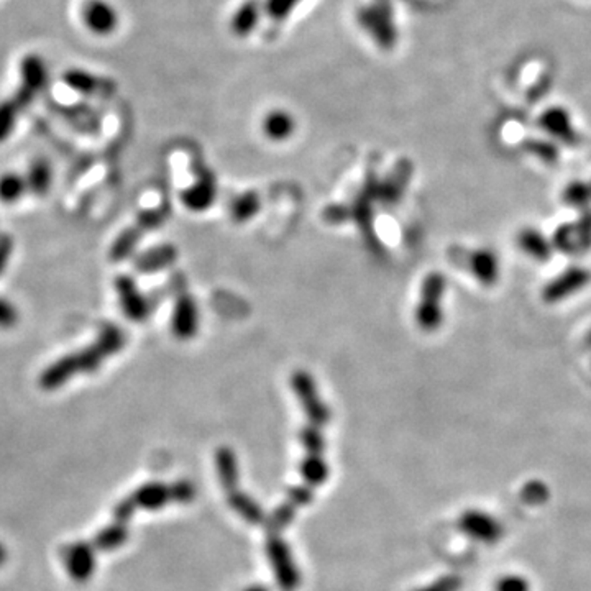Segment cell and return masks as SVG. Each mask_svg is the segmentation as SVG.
I'll return each mask as SVG.
<instances>
[{"instance_id":"obj_1","label":"cell","mask_w":591,"mask_h":591,"mask_svg":"<svg viewBox=\"0 0 591 591\" xmlns=\"http://www.w3.org/2000/svg\"><path fill=\"white\" fill-rule=\"evenodd\" d=\"M292 391L296 394L308 424L302 429L301 440L306 448L302 472L309 483H319L325 478V465L322 462L324 437L322 429L331 421V409L322 401L316 380L308 372H296L291 378Z\"/></svg>"},{"instance_id":"obj_2","label":"cell","mask_w":591,"mask_h":591,"mask_svg":"<svg viewBox=\"0 0 591 591\" xmlns=\"http://www.w3.org/2000/svg\"><path fill=\"white\" fill-rule=\"evenodd\" d=\"M127 343V335L115 324H105L94 343L78 352L64 355L60 360L50 365L40 374V386L45 391H54L70 383L78 374L95 373L105 360L120 352Z\"/></svg>"},{"instance_id":"obj_3","label":"cell","mask_w":591,"mask_h":591,"mask_svg":"<svg viewBox=\"0 0 591 591\" xmlns=\"http://www.w3.org/2000/svg\"><path fill=\"white\" fill-rule=\"evenodd\" d=\"M374 204H382V189H380V179L373 168H370L365 175L364 183L360 189L355 193V196L342 202L333 204L324 210V220L339 226L345 222H355V226L360 228L366 245L373 253H383V245L376 237L373 227Z\"/></svg>"},{"instance_id":"obj_4","label":"cell","mask_w":591,"mask_h":591,"mask_svg":"<svg viewBox=\"0 0 591 591\" xmlns=\"http://www.w3.org/2000/svg\"><path fill=\"white\" fill-rule=\"evenodd\" d=\"M446 276L442 273L434 271L425 276L415 312V324L421 331L436 332L442 325L444 322L442 300L446 296Z\"/></svg>"},{"instance_id":"obj_5","label":"cell","mask_w":591,"mask_h":591,"mask_svg":"<svg viewBox=\"0 0 591 591\" xmlns=\"http://www.w3.org/2000/svg\"><path fill=\"white\" fill-rule=\"evenodd\" d=\"M169 214H171V206L167 201L161 202L160 206L144 210L136 218L134 226L125 228L124 232L115 239L114 245L111 249V259L114 261L128 259L135 251L142 237L148 232L161 227L167 222Z\"/></svg>"},{"instance_id":"obj_6","label":"cell","mask_w":591,"mask_h":591,"mask_svg":"<svg viewBox=\"0 0 591 591\" xmlns=\"http://www.w3.org/2000/svg\"><path fill=\"white\" fill-rule=\"evenodd\" d=\"M357 21L380 48L391 50L398 43V27L390 0H373L372 4H366L357 13Z\"/></svg>"},{"instance_id":"obj_7","label":"cell","mask_w":591,"mask_h":591,"mask_svg":"<svg viewBox=\"0 0 591 591\" xmlns=\"http://www.w3.org/2000/svg\"><path fill=\"white\" fill-rule=\"evenodd\" d=\"M60 557L62 569L74 583L83 585L93 579L97 567V555L93 544L83 540L66 544L60 552Z\"/></svg>"},{"instance_id":"obj_8","label":"cell","mask_w":591,"mask_h":591,"mask_svg":"<svg viewBox=\"0 0 591 591\" xmlns=\"http://www.w3.org/2000/svg\"><path fill=\"white\" fill-rule=\"evenodd\" d=\"M458 529L462 530L470 539L480 544L493 546L498 544L505 536L503 522L481 509H467L458 518Z\"/></svg>"},{"instance_id":"obj_9","label":"cell","mask_w":591,"mask_h":591,"mask_svg":"<svg viewBox=\"0 0 591 591\" xmlns=\"http://www.w3.org/2000/svg\"><path fill=\"white\" fill-rule=\"evenodd\" d=\"M590 283V270L583 267H570L544 286L542 301L546 304H557L563 300H569L573 294L585 290Z\"/></svg>"},{"instance_id":"obj_10","label":"cell","mask_w":591,"mask_h":591,"mask_svg":"<svg viewBox=\"0 0 591 591\" xmlns=\"http://www.w3.org/2000/svg\"><path fill=\"white\" fill-rule=\"evenodd\" d=\"M115 292L125 317L132 322H144L152 312V302L138 290L135 280L128 275H120L115 280Z\"/></svg>"},{"instance_id":"obj_11","label":"cell","mask_w":591,"mask_h":591,"mask_svg":"<svg viewBox=\"0 0 591 591\" xmlns=\"http://www.w3.org/2000/svg\"><path fill=\"white\" fill-rule=\"evenodd\" d=\"M194 173H196V183L193 186L187 187L186 191L181 194V201L193 212H204L216 201L218 183H216L212 171H209L208 168H204L202 165H197Z\"/></svg>"},{"instance_id":"obj_12","label":"cell","mask_w":591,"mask_h":591,"mask_svg":"<svg viewBox=\"0 0 591 591\" xmlns=\"http://www.w3.org/2000/svg\"><path fill=\"white\" fill-rule=\"evenodd\" d=\"M462 265L467 268L472 276L483 286H495L499 281L501 267L498 255L491 249H477L462 253Z\"/></svg>"},{"instance_id":"obj_13","label":"cell","mask_w":591,"mask_h":591,"mask_svg":"<svg viewBox=\"0 0 591 591\" xmlns=\"http://www.w3.org/2000/svg\"><path fill=\"white\" fill-rule=\"evenodd\" d=\"M538 124L546 134L561 140L565 145L573 146L579 144V132L573 125L570 112L565 107L561 105L549 107L540 114Z\"/></svg>"},{"instance_id":"obj_14","label":"cell","mask_w":591,"mask_h":591,"mask_svg":"<svg viewBox=\"0 0 591 591\" xmlns=\"http://www.w3.org/2000/svg\"><path fill=\"white\" fill-rule=\"evenodd\" d=\"M415 175V167L409 160H401L396 167L380 179L382 189V206H394L405 197L411 177Z\"/></svg>"},{"instance_id":"obj_15","label":"cell","mask_w":591,"mask_h":591,"mask_svg":"<svg viewBox=\"0 0 591 591\" xmlns=\"http://www.w3.org/2000/svg\"><path fill=\"white\" fill-rule=\"evenodd\" d=\"M83 21L95 35H111L119 27V13L107 0H87L83 5Z\"/></svg>"},{"instance_id":"obj_16","label":"cell","mask_w":591,"mask_h":591,"mask_svg":"<svg viewBox=\"0 0 591 591\" xmlns=\"http://www.w3.org/2000/svg\"><path fill=\"white\" fill-rule=\"evenodd\" d=\"M199 329V309L197 304L189 294L183 292L176 300L173 317H171V331L181 341H187L194 337Z\"/></svg>"},{"instance_id":"obj_17","label":"cell","mask_w":591,"mask_h":591,"mask_svg":"<svg viewBox=\"0 0 591 591\" xmlns=\"http://www.w3.org/2000/svg\"><path fill=\"white\" fill-rule=\"evenodd\" d=\"M64 84H68L76 93L83 95H99L109 97L114 94L115 84L109 79H103L95 74L87 73L84 70H70L62 76Z\"/></svg>"},{"instance_id":"obj_18","label":"cell","mask_w":591,"mask_h":591,"mask_svg":"<svg viewBox=\"0 0 591 591\" xmlns=\"http://www.w3.org/2000/svg\"><path fill=\"white\" fill-rule=\"evenodd\" d=\"M263 13L265 7L261 0H243L230 17V30L239 38L249 37L259 27Z\"/></svg>"},{"instance_id":"obj_19","label":"cell","mask_w":591,"mask_h":591,"mask_svg":"<svg viewBox=\"0 0 591 591\" xmlns=\"http://www.w3.org/2000/svg\"><path fill=\"white\" fill-rule=\"evenodd\" d=\"M177 259V250L175 245H160L138 255L135 259V270L138 273H156L169 268Z\"/></svg>"},{"instance_id":"obj_20","label":"cell","mask_w":591,"mask_h":591,"mask_svg":"<svg viewBox=\"0 0 591 591\" xmlns=\"http://www.w3.org/2000/svg\"><path fill=\"white\" fill-rule=\"evenodd\" d=\"M518 245L526 255L538 261H547L554 253L552 242L546 239L538 228H522L518 234Z\"/></svg>"},{"instance_id":"obj_21","label":"cell","mask_w":591,"mask_h":591,"mask_svg":"<svg viewBox=\"0 0 591 591\" xmlns=\"http://www.w3.org/2000/svg\"><path fill=\"white\" fill-rule=\"evenodd\" d=\"M296 130V120L292 114L283 109L271 111L270 114L263 120V132L270 140L283 142L288 140Z\"/></svg>"},{"instance_id":"obj_22","label":"cell","mask_w":591,"mask_h":591,"mask_svg":"<svg viewBox=\"0 0 591 591\" xmlns=\"http://www.w3.org/2000/svg\"><path fill=\"white\" fill-rule=\"evenodd\" d=\"M21 73V83L27 84L29 87H31L37 93L42 91L45 84H46V79H48L46 66H45V62H43L38 54H29V56L23 58Z\"/></svg>"},{"instance_id":"obj_23","label":"cell","mask_w":591,"mask_h":591,"mask_svg":"<svg viewBox=\"0 0 591 591\" xmlns=\"http://www.w3.org/2000/svg\"><path fill=\"white\" fill-rule=\"evenodd\" d=\"M27 186L33 194L45 196L52 187L53 171L50 163L45 158H37L30 165L27 175Z\"/></svg>"},{"instance_id":"obj_24","label":"cell","mask_w":591,"mask_h":591,"mask_svg":"<svg viewBox=\"0 0 591 591\" xmlns=\"http://www.w3.org/2000/svg\"><path fill=\"white\" fill-rule=\"evenodd\" d=\"M259 208H261V199L259 194L255 191H249V193L234 197V201L230 204V216L234 222L243 224L250 218H255L259 212Z\"/></svg>"},{"instance_id":"obj_25","label":"cell","mask_w":591,"mask_h":591,"mask_svg":"<svg viewBox=\"0 0 591 591\" xmlns=\"http://www.w3.org/2000/svg\"><path fill=\"white\" fill-rule=\"evenodd\" d=\"M128 538V529H127V522H120L115 521L112 524L105 526L104 529L99 530L94 538L93 546L95 550H109L117 549L124 544L125 540Z\"/></svg>"},{"instance_id":"obj_26","label":"cell","mask_w":591,"mask_h":591,"mask_svg":"<svg viewBox=\"0 0 591 591\" xmlns=\"http://www.w3.org/2000/svg\"><path fill=\"white\" fill-rule=\"evenodd\" d=\"M62 114L66 117V120L70 124L73 125L74 128L86 132V134H94L101 128V120H99L97 114L91 109L84 107V104L62 109Z\"/></svg>"},{"instance_id":"obj_27","label":"cell","mask_w":591,"mask_h":591,"mask_svg":"<svg viewBox=\"0 0 591 591\" xmlns=\"http://www.w3.org/2000/svg\"><path fill=\"white\" fill-rule=\"evenodd\" d=\"M27 179L15 173H7L0 176V201L4 204L19 202L23 194L27 193Z\"/></svg>"},{"instance_id":"obj_28","label":"cell","mask_w":591,"mask_h":591,"mask_svg":"<svg viewBox=\"0 0 591 591\" xmlns=\"http://www.w3.org/2000/svg\"><path fill=\"white\" fill-rule=\"evenodd\" d=\"M25 107L21 101L13 95L9 101L0 103V142L7 140L13 132V127L17 124L19 114Z\"/></svg>"},{"instance_id":"obj_29","label":"cell","mask_w":591,"mask_h":591,"mask_svg":"<svg viewBox=\"0 0 591 591\" xmlns=\"http://www.w3.org/2000/svg\"><path fill=\"white\" fill-rule=\"evenodd\" d=\"M562 201L571 208L587 209L591 202L588 181H571L562 193Z\"/></svg>"},{"instance_id":"obj_30","label":"cell","mask_w":591,"mask_h":591,"mask_svg":"<svg viewBox=\"0 0 591 591\" xmlns=\"http://www.w3.org/2000/svg\"><path fill=\"white\" fill-rule=\"evenodd\" d=\"M524 148L529 152L530 155L539 158L540 161H544L547 165H555L559 161V158H561L559 146L552 144V142H547V140L532 138V140L524 142Z\"/></svg>"},{"instance_id":"obj_31","label":"cell","mask_w":591,"mask_h":591,"mask_svg":"<svg viewBox=\"0 0 591 591\" xmlns=\"http://www.w3.org/2000/svg\"><path fill=\"white\" fill-rule=\"evenodd\" d=\"M571 224L577 240V255L588 251L591 249V209H583L579 220Z\"/></svg>"},{"instance_id":"obj_32","label":"cell","mask_w":591,"mask_h":591,"mask_svg":"<svg viewBox=\"0 0 591 591\" xmlns=\"http://www.w3.org/2000/svg\"><path fill=\"white\" fill-rule=\"evenodd\" d=\"M549 498V487L540 480H530L521 488V499L529 506H540V505L547 503Z\"/></svg>"},{"instance_id":"obj_33","label":"cell","mask_w":591,"mask_h":591,"mask_svg":"<svg viewBox=\"0 0 591 591\" xmlns=\"http://www.w3.org/2000/svg\"><path fill=\"white\" fill-rule=\"evenodd\" d=\"M554 250H559L567 255H577V240L573 232V224H562L552 237Z\"/></svg>"},{"instance_id":"obj_34","label":"cell","mask_w":591,"mask_h":591,"mask_svg":"<svg viewBox=\"0 0 591 591\" xmlns=\"http://www.w3.org/2000/svg\"><path fill=\"white\" fill-rule=\"evenodd\" d=\"M301 2L302 0H263V7L271 21H283L290 17Z\"/></svg>"},{"instance_id":"obj_35","label":"cell","mask_w":591,"mask_h":591,"mask_svg":"<svg viewBox=\"0 0 591 591\" xmlns=\"http://www.w3.org/2000/svg\"><path fill=\"white\" fill-rule=\"evenodd\" d=\"M495 591H530V583L522 575L509 573L498 579L495 583Z\"/></svg>"},{"instance_id":"obj_36","label":"cell","mask_w":591,"mask_h":591,"mask_svg":"<svg viewBox=\"0 0 591 591\" xmlns=\"http://www.w3.org/2000/svg\"><path fill=\"white\" fill-rule=\"evenodd\" d=\"M19 322V311L9 300L0 298V329H12Z\"/></svg>"},{"instance_id":"obj_37","label":"cell","mask_w":591,"mask_h":591,"mask_svg":"<svg viewBox=\"0 0 591 591\" xmlns=\"http://www.w3.org/2000/svg\"><path fill=\"white\" fill-rule=\"evenodd\" d=\"M464 581L460 577L456 575H446V577H440L439 580L427 585L424 588L415 591H458L462 588Z\"/></svg>"},{"instance_id":"obj_38","label":"cell","mask_w":591,"mask_h":591,"mask_svg":"<svg viewBox=\"0 0 591 591\" xmlns=\"http://www.w3.org/2000/svg\"><path fill=\"white\" fill-rule=\"evenodd\" d=\"M13 253V240L9 235H0V275L5 271Z\"/></svg>"},{"instance_id":"obj_39","label":"cell","mask_w":591,"mask_h":591,"mask_svg":"<svg viewBox=\"0 0 591 591\" xmlns=\"http://www.w3.org/2000/svg\"><path fill=\"white\" fill-rule=\"evenodd\" d=\"M7 561H9V550L5 547V544L0 540V567H4Z\"/></svg>"},{"instance_id":"obj_40","label":"cell","mask_w":591,"mask_h":591,"mask_svg":"<svg viewBox=\"0 0 591 591\" xmlns=\"http://www.w3.org/2000/svg\"><path fill=\"white\" fill-rule=\"evenodd\" d=\"M587 342H588V345L591 347V329L588 331V333H587Z\"/></svg>"},{"instance_id":"obj_41","label":"cell","mask_w":591,"mask_h":591,"mask_svg":"<svg viewBox=\"0 0 591 591\" xmlns=\"http://www.w3.org/2000/svg\"><path fill=\"white\" fill-rule=\"evenodd\" d=\"M588 187H590V191H591V181H588Z\"/></svg>"}]
</instances>
